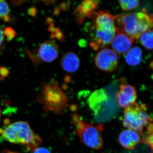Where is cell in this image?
<instances>
[{
    "label": "cell",
    "instance_id": "obj_4",
    "mask_svg": "<svg viewBox=\"0 0 153 153\" xmlns=\"http://www.w3.org/2000/svg\"><path fill=\"white\" fill-rule=\"evenodd\" d=\"M2 138L13 143L18 144L36 145L38 137L34 134L27 122H16L6 127L1 133Z\"/></svg>",
    "mask_w": 153,
    "mask_h": 153
},
{
    "label": "cell",
    "instance_id": "obj_17",
    "mask_svg": "<svg viewBox=\"0 0 153 153\" xmlns=\"http://www.w3.org/2000/svg\"><path fill=\"white\" fill-rule=\"evenodd\" d=\"M10 14V9L8 4L5 1L0 0V19L8 22L11 20L9 16Z\"/></svg>",
    "mask_w": 153,
    "mask_h": 153
},
{
    "label": "cell",
    "instance_id": "obj_9",
    "mask_svg": "<svg viewBox=\"0 0 153 153\" xmlns=\"http://www.w3.org/2000/svg\"><path fill=\"white\" fill-rule=\"evenodd\" d=\"M116 98L119 105L121 107L126 108L135 103L137 99L136 90L131 85L122 84L120 86Z\"/></svg>",
    "mask_w": 153,
    "mask_h": 153
},
{
    "label": "cell",
    "instance_id": "obj_15",
    "mask_svg": "<svg viewBox=\"0 0 153 153\" xmlns=\"http://www.w3.org/2000/svg\"><path fill=\"white\" fill-rule=\"evenodd\" d=\"M143 58L142 49L139 47L131 48L126 52L125 56L126 63L131 66H136L139 65Z\"/></svg>",
    "mask_w": 153,
    "mask_h": 153
},
{
    "label": "cell",
    "instance_id": "obj_1",
    "mask_svg": "<svg viewBox=\"0 0 153 153\" xmlns=\"http://www.w3.org/2000/svg\"><path fill=\"white\" fill-rule=\"evenodd\" d=\"M116 20L117 27L135 42L138 41L142 34L153 27L152 15L144 11L117 15Z\"/></svg>",
    "mask_w": 153,
    "mask_h": 153
},
{
    "label": "cell",
    "instance_id": "obj_29",
    "mask_svg": "<svg viewBox=\"0 0 153 153\" xmlns=\"http://www.w3.org/2000/svg\"><path fill=\"white\" fill-rule=\"evenodd\" d=\"M1 77H0V81H1Z\"/></svg>",
    "mask_w": 153,
    "mask_h": 153
},
{
    "label": "cell",
    "instance_id": "obj_12",
    "mask_svg": "<svg viewBox=\"0 0 153 153\" xmlns=\"http://www.w3.org/2000/svg\"><path fill=\"white\" fill-rule=\"evenodd\" d=\"M119 141L123 148L131 150L141 141V137L137 132L126 128L120 134Z\"/></svg>",
    "mask_w": 153,
    "mask_h": 153
},
{
    "label": "cell",
    "instance_id": "obj_27",
    "mask_svg": "<svg viewBox=\"0 0 153 153\" xmlns=\"http://www.w3.org/2000/svg\"><path fill=\"white\" fill-rule=\"evenodd\" d=\"M44 3H45V4H47V5L51 4L52 3L55 2V1H44Z\"/></svg>",
    "mask_w": 153,
    "mask_h": 153
},
{
    "label": "cell",
    "instance_id": "obj_23",
    "mask_svg": "<svg viewBox=\"0 0 153 153\" xmlns=\"http://www.w3.org/2000/svg\"><path fill=\"white\" fill-rule=\"evenodd\" d=\"M33 153H51L49 149L46 148H37L34 150Z\"/></svg>",
    "mask_w": 153,
    "mask_h": 153
},
{
    "label": "cell",
    "instance_id": "obj_28",
    "mask_svg": "<svg viewBox=\"0 0 153 153\" xmlns=\"http://www.w3.org/2000/svg\"><path fill=\"white\" fill-rule=\"evenodd\" d=\"M2 112L1 109V107H0V120H1V118Z\"/></svg>",
    "mask_w": 153,
    "mask_h": 153
},
{
    "label": "cell",
    "instance_id": "obj_24",
    "mask_svg": "<svg viewBox=\"0 0 153 153\" xmlns=\"http://www.w3.org/2000/svg\"><path fill=\"white\" fill-rule=\"evenodd\" d=\"M4 42V35L3 34V31L0 28V51H1V49L3 47Z\"/></svg>",
    "mask_w": 153,
    "mask_h": 153
},
{
    "label": "cell",
    "instance_id": "obj_13",
    "mask_svg": "<svg viewBox=\"0 0 153 153\" xmlns=\"http://www.w3.org/2000/svg\"><path fill=\"white\" fill-rule=\"evenodd\" d=\"M60 64L64 71L69 73H74L79 69L80 60L76 53L68 52L61 58Z\"/></svg>",
    "mask_w": 153,
    "mask_h": 153
},
{
    "label": "cell",
    "instance_id": "obj_21",
    "mask_svg": "<svg viewBox=\"0 0 153 153\" xmlns=\"http://www.w3.org/2000/svg\"><path fill=\"white\" fill-rule=\"evenodd\" d=\"M153 139V132L149 133V134L145 137L143 141L150 146L152 149Z\"/></svg>",
    "mask_w": 153,
    "mask_h": 153
},
{
    "label": "cell",
    "instance_id": "obj_26",
    "mask_svg": "<svg viewBox=\"0 0 153 153\" xmlns=\"http://www.w3.org/2000/svg\"><path fill=\"white\" fill-rule=\"evenodd\" d=\"M11 2H12V4L14 5H15V6H19L23 4V3L26 2H27V1H11Z\"/></svg>",
    "mask_w": 153,
    "mask_h": 153
},
{
    "label": "cell",
    "instance_id": "obj_7",
    "mask_svg": "<svg viewBox=\"0 0 153 153\" xmlns=\"http://www.w3.org/2000/svg\"><path fill=\"white\" fill-rule=\"evenodd\" d=\"M94 37L90 43V47L95 51L104 49L111 44L115 35L114 29L95 28Z\"/></svg>",
    "mask_w": 153,
    "mask_h": 153
},
{
    "label": "cell",
    "instance_id": "obj_22",
    "mask_svg": "<svg viewBox=\"0 0 153 153\" xmlns=\"http://www.w3.org/2000/svg\"><path fill=\"white\" fill-rule=\"evenodd\" d=\"M9 73L10 71L7 68L4 66L0 67V77L1 79H3V78H4L6 76H7Z\"/></svg>",
    "mask_w": 153,
    "mask_h": 153
},
{
    "label": "cell",
    "instance_id": "obj_20",
    "mask_svg": "<svg viewBox=\"0 0 153 153\" xmlns=\"http://www.w3.org/2000/svg\"><path fill=\"white\" fill-rule=\"evenodd\" d=\"M3 34L6 36L9 40H12L16 35V33L14 29L10 27L5 28L3 32Z\"/></svg>",
    "mask_w": 153,
    "mask_h": 153
},
{
    "label": "cell",
    "instance_id": "obj_14",
    "mask_svg": "<svg viewBox=\"0 0 153 153\" xmlns=\"http://www.w3.org/2000/svg\"><path fill=\"white\" fill-rule=\"evenodd\" d=\"M108 100V96L105 91L103 89H98L91 94L88 100V104L91 109L94 112H97Z\"/></svg>",
    "mask_w": 153,
    "mask_h": 153
},
{
    "label": "cell",
    "instance_id": "obj_11",
    "mask_svg": "<svg viewBox=\"0 0 153 153\" xmlns=\"http://www.w3.org/2000/svg\"><path fill=\"white\" fill-rule=\"evenodd\" d=\"M99 1L95 0H86L83 1L74 10V14L76 21L80 24L85 20V17L94 12L98 7Z\"/></svg>",
    "mask_w": 153,
    "mask_h": 153
},
{
    "label": "cell",
    "instance_id": "obj_8",
    "mask_svg": "<svg viewBox=\"0 0 153 153\" xmlns=\"http://www.w3.org/2000/svg\"><path fill=\"white\" fill-rule=\"evenodd\" d=\"M134 41L120 28L115 26V35L112 42V50L120 55H124L131 48Z\"/></svg>",
    "mask_w": 153,
    "mask_h": 153
},
{
    "label": "cell",
    "instance_id": "obj_18",
    "mask_svg": "<svg viewBox=\"0 0 153 153\" xmlns=\"http://www.w3.org/2000/svg\"><path fill=\"white\" fill-rule=\"evenodd\" d=\"M119 4L122 10L125 11L131 10L137 8L140 4V1L137 0L135 1H118Z\"/></svg>",
    "mask_w": 153,
    "mask_h": 153
},
{
    "label": "cell",
    "instance_id": "obj_5",
    "mask_svg": "<svg viewBox=\"0 0 153 153\" xmlns=\"http://www.w3.org/2000/svg\"><path fill=\"white\" fill-rule=\"evenodd\" d=\"M144 106L135 102L125 108L122 121L123 127L143 134L144 128L152 123V120Z\"/></svg>",
    "mask_w": 153,
    "mask_h": 153
},
{
    "label": "cell",
    "instance_id": "obj_19",
    "mask_svg": "<svg viewBox=\"0 0 153 153\" xmlns=\"http://www.w3.org/2000/svg\"><path fill=\"white\" fill-rule=\"evenodd\" d=\"M48 30L52 34V37L57 38L58 40L62 41L64 38V36L62 32H60L58 28L55 27L53 23L50 25Z\"/></svg>",
    "mask_w": 153,
    "mask_h": 153
},
{
    "label": "cell",
    "instance_id": "obj_25",
    "mask_svg": "<svg viewBox=\"0 0 153 153\" xmlns=\"http://www.w3.org/2000/svg\"><path fill=\"white\" fill-rule=\"evenodd\" d=\"M37 10L35 8H30L28 10V13L32 16H35L37 14Z\"/></svg>",
    "mask_w": 153,
    "mask_h": 153
},
{
    "label": "cell",
    "instance_id": "obj_16",
    "mask_svg": "<svg viewBox=\"0 0 153 153\" xmlns=\"http://www.w3.org/2000/svg\"><path fill=\"white\" fill-rule=\"evenodd\" d=\"M140 42L146 49L152 50L153 49V30L150 29L142 34L140 37Z\"/></svg>",
    "mask_w": 153,
    "mask_h": 153
},
{
    "label": "cell",
    "instance_id": "obj_10",
    "mask_svg": "<svg viewBox=\"0 0 153 153\" xmlns=\"http://www.w3.org/2000/svg\"><path fill=\"white\" fill-rule=\"evenodd\" d=\"M59 54L58 46L55 42L46 41L39 46L37 50L38 60L41 62H52L57 59Z\"/></svg>",
    "mask_w": 153,
    "mask_h": 153
},
{
    "label": "cell",
    "instance_id": "obj_3",
    "mask_svg": "<svg viewBox=\"0 0 153 153\" xmlns=\"http://www.w3.org/2000/svg\"><path fill=\"white\" fill-rule=\"evenodd\" d=\"M72 123L75 127V134L79 137L80 142L86 146L94 150H99L103 146L102 125H95L85 122L78 115H73Z\"/></svg>",
    "mask_w": 153,
    "mask_h": 153
},
{
    "label": "cell",
    "instance_id": "obj_6",
    "mask_svg": "<svg viewBox=\"0 0 153 153\" xmlns=\"http://www.w3.org/2000/svg\"><path fill=\"white\" fill-rule=\"evenodd\" d=\"M95 66L101 71L112 72L115 71L119 63L117 54L112 49L104 48L97 53L94 58Z\"/></svg>",
    "mask_w": 153,
    "mask_h": 153
},
{
    "label": "cell",
    "instance_id": "obj_2",
    "mask_svg": "<svg viewBox=\"0 0 153 153\" xmlns=\"http://www.w3.org/2000/svg\"><path fill=\"white\" fill-rule=\"evenodd\" d=\"M38 100L44 105L45 109L58 115L65 112L69 101L66 94L55 81L43 84Z\"/></svg>",
    "mask_w": 153,
    "mask_h": 153
}]
</instances>
